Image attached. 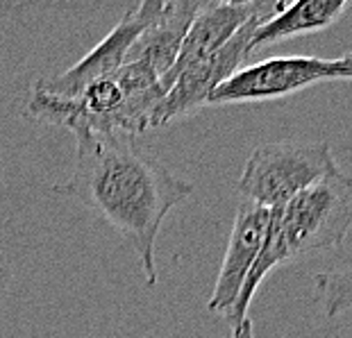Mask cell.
I'll return each mask as SVG.
<instances>
[{
    "mask_svg": "<svg viewBox=\"0 0 352 338\" xmlns=\"http://www.w3.org/2000/svg\"><path fill=\"white\" fill-rule=\"evenodd\" d=\"M76 168L55 191L102 216L137 250L148 289L157 284L155 245L164 218L193 193L189 179L134 144L130 137L78 134Z\"/></svg>",
    "mask_w": 352,
    "mask_h": 338,
    "instance_id": "1",
    "label": "cell"
},
{
    "mask_svg": "<svg viewBox=\"0 0 352 338\" xmlns=\"http://www.w3.org/2000/svg\"><path fill=\"white\" fill-rule=\"evenodd\" d=\"M352 227V177L336 170L271 212L264 247L245 280L236 306L228 315L232 332L248 318L245 311L259 284L275 266L305 254L339 247Z\"/></svg>",
    "mask_w": 352,
    "mask_h": 338,
    "instance_id": "2",
    "label": "cell"
},
{
    "mask_svg": "<svg viewBox=\"0 0 352 338\" xmlns=\"http://www.w3.org/2000/svg\"><path fill=\"white\" fill-rule=\"evenodd\" d=\"M336 170V159L325 141H275L252 150L239 179V193L273 212Z\"/></svg>",
    "mask_w": 352,
    "mask_h": 338,
    "instance_id": "3",
    "label": "cell"
},
{
    "mask_svg": "<svg viewBox=\"0 0 352 338\" xmlns=\"http://www.w3.org/2000/svg\"><path fill=\"white\" fill-rule=\"evenodd\" d=\"M282 5L284 3H277L273 12L254 16L223 48L212 52L209 57L198 59L196 64L186 66L173 80V84L168 87L166 95H164V100L157 107L153 116V130L191 114V111L200 109L202 104H209V98L214 95L216 89L241 69L243 59L250 55V41L254 30L259 27V23H264L266 19H271L273 14L280 12Z\"/></svg>",
    "mask_w": 352,
    "mask_h": 338,
    "instance_id": "4",
    "label": "cell"
},
{
    "mask_svg": "<svg viewBox=\"0 0 352 338\" xmlns=\"http://www.w3.org/2000/svg\"><path fill=\"white\" fill-rule=\"evenodd\" d=\"M325 80H343L339 59L318 57H271L239 69L228 82L216 89L209 104L264 102L294 95Z\"/></svg>",
    "mask_w": 352,
    "mask_h": 338,
    "instance_id": "5",
    "label": "cell"
},
{
    "mask_svg": "<svg viewBox=\"0 0 352 338\" xmlns=\"http://www.w3.org/2000/svg\"><path fill=\"white\" fill-rule=\"evenodd\" d=\"M162 10L164 0H144V3L130 7L116 23V27L98 46L89 50L76 66H71L69 71L59 75H52V78H39L32 87L52 98H59V100H73L89 84L116 75L125 66L132 46L146 32V27L160 16Z\"/></svg>",
    "mask_w": 352,
    "mask_h": 338,
    "instance_id": "6",
    "label": "cell"
},
{
    "mask_svg": "<svg viewBox=\"0 0 352 338\" xmlns=\"http://www.w3.org/2000/svg\"><path fill=\"white\" fill-rule=\"evenodd\" d=\"M268 225H271V209L254 205L250 200H241L234 216V225H232L219 280H216L212 295L207 300V309L212 313H221L223 318H228L236 306L243 284L248 280L261 247H264Z\"/></svg>",
    "mask_w": 352,
    "mask_h": 338,
    "instance_id": "7",
    "label": "cell"
},
{
    "mask_svg": "<svg viewBox=\"0 0 352 338\" xmlns=\"http://www.w3.org/2000/svg\"><path fill=\"white\" fill-rule=\"evenodd\" d=\"M277 3H205L198 12L196 21L189 27V34L182 43L175 66L164 78V89L173 84V80L186 66L196 64L198 59L209 57L212 52L223 48L248 21L259 14L273 12Z\"/></svg>",
    "mask_w": 352,
    "mask_h": 338,
    "instance_id": "8",
    "label": "cell"
},
{
    "mask_svg": "<svg viewBox=\"0 0 352 338\" xmlns=\"http://www.w3.org/2000/svg\"><path fill=\"white\" fill-rule=\"evenodd\" d=\"M202 7H205V3H198V0H170V3H164L160 16L146 27V32L132 46L127 62H146L164 82V78L175 66L182 43L186 34H189V27Z\"/></svg>",
    "mask_w": 352,
    "mask_h": 338,
    "instance_id": "9",
    "label": "cell"
},
{
    "mask_svg": "<svg viewBox=\"0 0 352 338\" xmlns=\"http://www.w3.org/2000/svg\"><path fill=\"white\" fill-rule=\"evenodd\" d=\"M350 7L348 0H300V3H284L282 10L266 19L254 30L250 52L271 46L277 41H287L300 34H314L327 30L343 16Z\"/></svg>",
    "mask_w": 352,
    "mask_h": 338,
    "instance_id": "10",
    "label": "cell"
},
{
    "mask_svg": "<svg viewBox=\"0 0 352 338\" xmlns=\"http://www.w3.org/2000/svg\"><path fill=\"white\" fill-rule=\"evenodd\" d=\"M314 286L327 318H339L352 309V264L318 273Z\"/></svg>",
    "mask_w": 352,
    "mask_h": 338,
    "instance_id": "11",
    "label": "cell"
},
{
    "mask_svg": "<svg viewBox=\"0 0 352 338\" xmlns=\"http://www.w3.org/2000/svg\"><path fill=\"white\" fill-rule=\"evenodd\" d=\"M230 338H254V329H252V320L245 318L241 325H239V329H234L232 332Z\"/></svg>",
    "mask_w": 352,
    "mask_h": 338,
    "instance_id": "12",
    "label": "cell"
},
{
    "mask_svg": "<svg viewBox=\"0 0 352 338\" xmlns=\"http://www.w3.org/2000/svg\"><path fill=\"white\" fill-rule=\"evenodd\" d=\"M343 62V80H352V52L341 57Z\"/></svg>",
    "mask_w": 352,
    "mask_h": 338,
    "instance_id": "13",
    "label": "cell"
}]
</instances>
